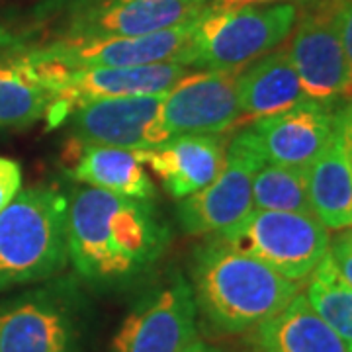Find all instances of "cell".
<instances>
[{
  "label": "cell",
  "mask_w": 352,
  "mask_h": 352,
  "mask_svg": "<svg viewBox=\"0 0 352 352\" xmlns=\"http://www.w3.org/2000/svg\"><path fill=\"white\" fill-rule=\"evenodd\" d=\"M53 100L43 63L20 39L0 50V127H24L45 116Z\"/></svg>",
  "instance_id": "cell-17"
},
{
  "label": "cell",
  "mask_w": 352,
  "mask_h": 352,
  "mask_svg": "<svg viewBox=\"0 0 352 352\" xmlns=\"http://www.w3.org/2000/svg\"><path fill=\"white\" fill-rule=\"evenodd\" d=\"M307 192L314 214L327 229L352 227V155L339 113L327 147L307 166Z\"/></svg>",
  "instance_id": "cell-20"
},
{
  "label": "cell",
  "mask_w": 352,
  "mask_h": 352,
  "mask_svg": "<svg viewBox=\"0 0 352 352\" xmlns=\"http://www.w3.org/2000/svg\"><path fill=\"white\" fill-rule=\"evenodd\" d=\"M182 352H226L223 349H219V346H215L212 342H206V340H194L190 346H186Z\"/></svg>",
  "instance_id": "cell-30"
},
{
  "label": "cell",
  "mask_w": 352,
  "mask_h": 352,
  "mask_svg": "<svg viewBox=\"0 0 352 352\" xmlns=\"http://www.w3.org/2000/svg\"><path fill=\"white\" fill-rule=\"evenodd\" d=\"M196 22L198 20L138 38L51 39L43 45H36V50L41 57L63 65L65 69L138 67L176 61L190 43Z\"/></svg>",
  "instance_id": "cell-15"
},
{
  "label": "cell",
  "mask_w": 352,
  "mask_h": 352,
  "mask_svg": "<svg viewBox=\"0 0 352 352\" xmlns=\"http://www.w3.org/2000/svg\"><path fill=\"white\" fill-rule=\"evenodd\" d=\"M340 126H342V133H344V141L346 147L352 155V100L344 102V106H340L339 110Z\"/></svg>",
  "instance_id": "cell-29"
},
{
  "label": "cell",
  "mask_w": 352,
  "mask_h": 352,
  "mask_svg": "<svg viewBox=\"0 0 352 352\" xmlns=\"http://www.w3.org/2000/svg\"><path fill=\"white\" fill-rule=\"evenodd\" d=\"M200 339L194 294L180 268L143 289L113 333L108 352H182Z\"/></svg>",
  "instance_id": "cell-7"
},
{
  "label": "cell",
  "mask_w": 352,
  "mask_h": 352,
  "mask_svg": "<svg viewBox=\"0 0 352 352\" xmlns=\"http://www.w3.org/2000/svg\"><path fill=\"white\" fill-rule=\"evenodd\" d=\"M274 2H294L298 6L309 4L315 0H208V12H219V10H233L243 6H256V4H274Z\"/></svg>",
  "instance_id": "cell-27"
},
{
  "label": "cell",
  "mask_w": 352,
  "mask_h": 352,
  "mask_svg": "<svg viewBox=\"0 0 352 352\" xmlns=\"http://www.w3.org/2000/svg\"><path fill=\"white\" fill-rule=\"evenodd\" d=\"M247 252L288 280L303 282L329 252V229L315 214L252 210L243 221L212 235Z\"/></svg>",
  "instance_id": "cell-6"
},
{
  "label": "cell",
  "mask_w": 352,
  "mask_h": 352,
  "mask_svg": "<svg viewBox=\"0 0 352 352\" xmlns=\"http://www.w3.org/2000/svg\"><path fill=\"white\" fill-rule=\"evenodd\" d=\"M305 298L314 307L315 314L352 351V286L340 276L329 252L307 278Z\"/></svg>",
  "instance_id": "cell-22"
},
{
  "label": "cell",
  "mask_w": 352,
  "mask_h": 352,
  "mask_svg": "<svg viewBox=\"0 0 352 352\" xmlns=\"http://www.w3.org/2000/svg\"><path fill=\"white\" fill-rule=\"evenodd\" d=\"M65 157L71 164L69 175L85 186L138 200L153 201L157 196L151 176L133 151L106 145H80L69 139Z\"/></svg>",
  "instance_id": "cell-18"
},
{
  "label": "cell",
  "mask_w": 352,
  "mask_h": 352,
  "mask_svg": "<svg viewBox=\"0 0 352 352\" xmlns=\"http://www.w3.org/2000/svg\"><path fill=\"white\" fill-rule=\"evenodd\" d=\"M87 2H94V0H45L43 4H39L38 14L43 18H51V16H59V14L67 12L75 6L87 4Z\"/></svg>",
  "instance_id": "cell-28"
},
{
  "label": "cell",
  "mask_w": 352,
  "mask_h": 352,
  "mask_svg": "<svg viewBox=\"0 0 352 352\" xmlns=\"http://www.w3.org/2000/svg\"><path fill=\"white\" fill-rule=\"evenodd\" d=\"M235 82L241 116L251 118L252 122L307 100L300 76L289 59L288 47L284 45L241 69Z\"/></svg>",
  "instance_id": "cell-19"
},
{
  "label": "cell",
  "mask_w": 352,
  "mask_h": 352,
  "mask_svg": "<svg viewBox=\"0 0 352 352\" xmlns=\"http://www.w3.org/2000/svg\"><path fill=\"white\" fill-rule=\"evenodd\" d=\"M188 73V67L178 61L138 67L69 69L43 118L47 120V127H57L67 122V118H71V113L82 104L102 98L168 92Z\"/></svg>",
  "instance_id": "cell-12"
},
{
  "label": "cell",
  "mask_w": 352,
  "mask_h": 352,
  "mask_svg": "<svg viewBox=\"0 0 352 352\" xmlns=\"http://www.w3.org/2000/svg\"><path fill=\"white\" fill-rule=\"evenodd\" d=\"M289 36L288 55L307 98L352 100V61L340 38L337 0L300 6Z\"/></svg>",
  "instance_id": "cell-8"
},
{
  "label": "cell",
  "mask_w": 352,
  "mask_h": 352,
  "mask_svg": "<svg viewBox=\"0 0 352 352\" xmlns=\"http://www.w3.org/2000/svg\"><path fill=\"white\" fill-rule=\"evenodd\" d=\"M186 278L198 323L214 337L251 333L300 294V282L212 235L192 249Z\"/></svg>",
  "instance_id": "cell-2"
},
{
  "label": "cell",
  "mask_w": 352,
  "mask_h": 352,
  "mask_svg": "<svg viewBox=\"0 0 352 352\" xmlns=\"http://www.w3.org/2000/svg\"><path fill=\"white\" fill-rule=\"evenodd\" d=\"M92 305L76 276L0 298V352H88Z\"/></svg>",
  "instance_id": "cell-4"
},
{
  "label": "cell",
  "mask_w": 352,
  "mask_h": 352,
  "mask_svg": "<svg viewBox=\"0 0 352 352\" xmlns=\"http://www.w3.org/2000/svg\"><path fill=\"white\" fill-rule=\"evenodd\" d=\"M170 241L173 231L151 200L90 186L69 196V264L98 294H120L147 282Z\"/></svg>",
  "instance_id": "cell-1"
},
{
  "label": "cell",
  "mask_w": 352,
  "mask_h": 352,
  "mask_svg": "<svg viewBox=\"0 0 352 352\" xmlns=\"http://www.w3.org/2000/svg\"><path fill=\"white\" fill-rule=\"evenodd\" d=\"M254 352H352L351 346L315 314L305 294L249 333Z\"/></svg>",
  "instance_id": "cell-21"
},
{
  "label": "cell",
  "mask_w": 352,
  "mask_h": 352,
  "mask_svg": "<svg viewBox=\"0 0 352 352\" xmlns=\"http://www.w3.org/2000/svg\"><path fill=\"white\" fill-rule=\"evenodd\" d=\"M266 163L247 129L227 143L226 163L212 184L176 206V221L192 237L215 235L243 221L252 212V176Z\"/></svg>",
  "instance_id": "cell-9"
},
{
  "label": "cell",
  "mask_w": 352,
  "mask_h": 352,
  "mask_svg": "<svg viewBox=\"0 0 352 352\" xmlns=\"http://www.w3.org/2000/svg\"><path fill=\"white\" fill-rule=\"evenodd\" d=\"M67 214L69 196L55 186L20 190L0 212V294L63 274Z\"/></svg>",
  "instance_id": "cell-3"
},
{
  "label": "cell",
  "mask_w": 352,
  "mask_h": 352,
  "mask_svg": "<svg viewBox=\"0 0 352 352\" xmlns=\"http://www.w3.org/2000/svg\"><path fill=\"white\" fill-rule=\"evenodd\" d=\"M298 12L294 2L206 12L176 61L198 71L239 73L289 38Z\"/></svg>",
  "instance_id": "cell-5"
},
{
  "label": "cell",
  "mask_w": 352,
  "mask_h": 352,
  "mask_svg": "<svg viewBox=\"0 0 352 352\" xmlns=\"http://www.w3.org/2000/svg\"><path fill=\"white\" fill-rule=\"evenodd\" d=\"M337 14L342 45L352 61V0H337Z\"/></svg>",
  "instance_id": "cell-26"
},
{
  "label": "cell",
  "mask_w": 352,
  "mask_h": 352,
  "mask_svg": "<svg viewBox=\"0 0 352 352\" xmlns=\"http://www.w3.org/2000/svg\"><path fill=\"white\" fill-rule=\"evenodd\" d=\"M206 12L208 0H94L55 16V39L149 36L194 22Z\"/></svg>",
  "instance_id": "cell-10"
},
{
  "label": "cell",
  "mask_w": 352,
  "mask_h": 352,
  "mask_svg": "<svg viewBox=\"0 0 352 352\" xmlns=\"http://www.w3.org/2000/svg\"><path fill=\"white\" fill-rule=\"evenodd\" d=\"M22 190V164L10 157H0V212Z\"/></svg>",
  "instance_id": "cell-24"
},
{
  "label": "cell",
  "mask_w": 352,
  "mask_h": 352,
  "mask_svg": "<svg viewBox=\"0 0 352 352\" xmlns=\"http://www.w3.org/2000/svg\"><path fill=\"white\" fill-rule=\"evenodd\" d=\"M329 254L340 272V276L352 286V227L340 229L339 233L331 239Z\"/></svg>",
  "instance_id": "cell-25"
},
{
  "label": "cell",
  "mask_w": 352,
  "mask_h": 352,
  "mask_svg": "<svg viewBox=\"0 0 352 352\" xmlns=\"http://www.w3.org/2000/svg\"><path fill=\"white\" fill-rule=\"evenodd\" d=\"M252 210L314 214L307 168L263 163L252 176Z\"/></svg>",
  "instance_id": "cell-23"
},
{
  "label": "cell",
  "mask_w": 352,
  "mask_h": 352,
  "mask_svg": "<svg viewBox=\"0 0 352 352\" xmlns=\"http://www.w3.org/2000/svg\"><path fill=\"white\" fill-rule=\"evenodd\" d=\"M166 92L102 98L71 113V139L80 145H106L143 151L170 139L161 126Z\"/></svg>",
  "instance_id": "cell-11"
},
{
  "label": "cell",
  "mask_w": 352,
  "mask_h": 352,
  "mask_svg": "<svg viewBox=\"0 0 352 352\" xmlns=\"http://www.w3.org/2000/svg\"><path fill=\"white\" fill-rule=\"evenodd\" d=\"M337 102L307 98L284 112L254 120L245 127L266 163L307 168L335 133Z\"/></svg>",
  "instance_id": "cell-14"
},
{
  "label": "cell",
  "mask_w": 352,
  "mask_h": 352,
  "mask_svg": "<svg viewBox=\"0 0 352 352\" xmlns=\"http://www.w3.org/2000/svg\"><path fill=\"white\" fill-rule=\"evenodd\" d=\"M227 138L221 133L175 135L151 149L133 151L141 164L159 176L163 188L184 200L212 184L226 163Z\"/></svg>",
  "instance_id": "cell-16"
},
{
  "label": "cell",
  "mask_w": 352,
  "mask_h": 352,
  "mask_svg": "<svg viewBox=\"0 0 352 352\" xmlns=\"http://www.w3.org/2000/svg\"><path fill=\"white\" fill-rule=\"evenodd\" d=\"M237 73H188L166 92L161 126L168 138L226 133L239 124Z\"/></svg>",
  "instance_id": "cell-13"
},
{
  "label": "cell",
  "mask_w": 352,
  "mask_h": 352,
  "mask_svg": "<svg viewBox=\"0 0 352 352\" xmlns=\"http://www.w3.org/2000/svg\"><path fill=\"white\" fill-rule=\"evenodd\" d=\"M14 41H18V38L14 36L12 32L8 30V28H4V25H0V50H4V47H8V45H12Z\"/></svg>",
  "instance_id": "cell-31"
}]
</instances>
